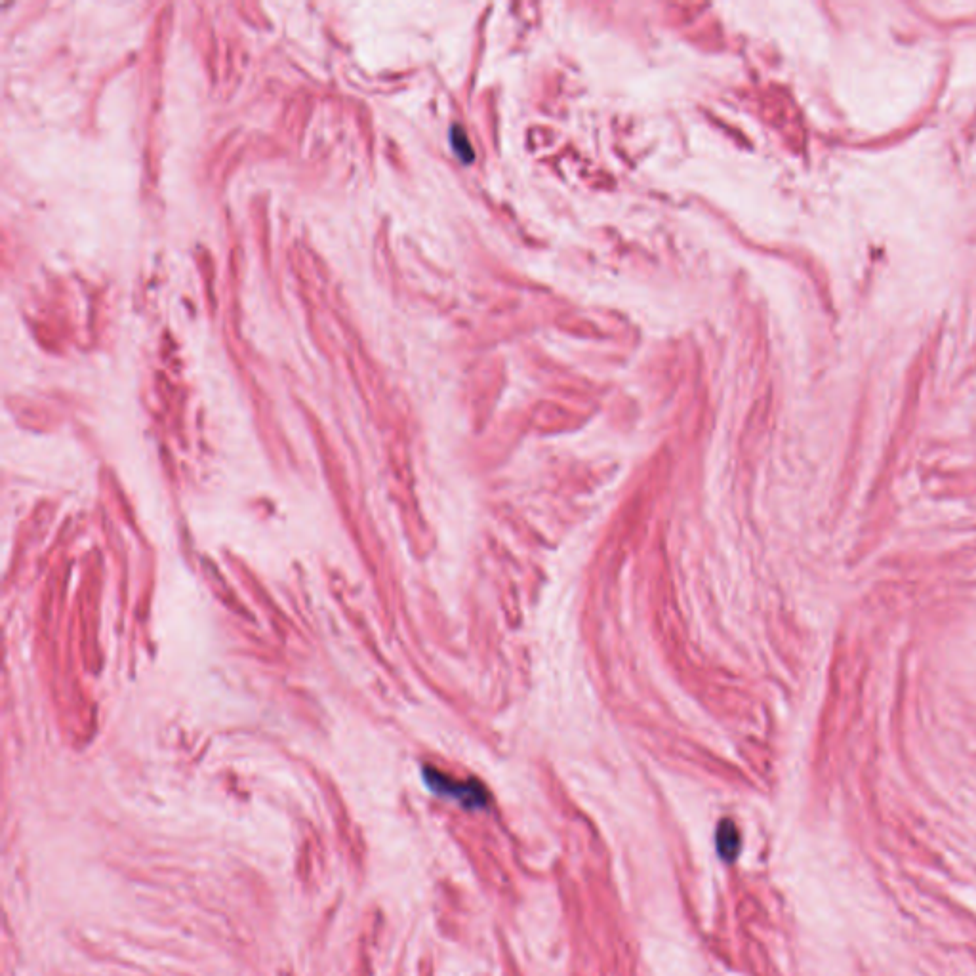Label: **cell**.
Returning <instances> with one entry per match:
<instances>
[{"label": "cell", "instance_id": "cell-1", "mask_svg": "<svg viewBox=\"0 0 976 976\" xmlns=\"http://www.w3.org/2000/svg\"><path fill=\"white\" fill-rule=\"evenodd\" d=\"M424 782L435 795L452 799L468 811L487 809L488 803H490L488 790L479 780H456L448 774L441 773L439 769L426 767L424 769Z\"/></svg>", "mask_w": 976, "mask_h": 976}, {"label": "cell", "instance_id": "cell-2", "mask_svg": "<svg viewBox=\"0 0 976 976\" xmlns=\"http://www.w3.org/2000/svg\"><path fill=\"white\" fill-rule=\"evenodd\" d=\"M715 847H717V854L721 860L725 862H734L736 856L740 853V834H738V828L734 826L732 820H721L719 826H717V834H715Z\"/></svg>", "mask_w": 976, "mask_h": 976}, {"label": "cell", "instance_id": "cell-3", "mask_svg": "<svg viewBox=\"0 0 976 976\" xmlns=\"http://www.w3.org/2000/svg\"><path fill=\"white\" fill-rule=\"evenodd\" d=\"M450 138H452L450 142H452V147H454L456 155L462 157L464 163H471L475 155H473V147L469 145L468 134L460 126H454Z\"/></svg>", "mask_w": 976, "mask_h": 976}]
</instances>
